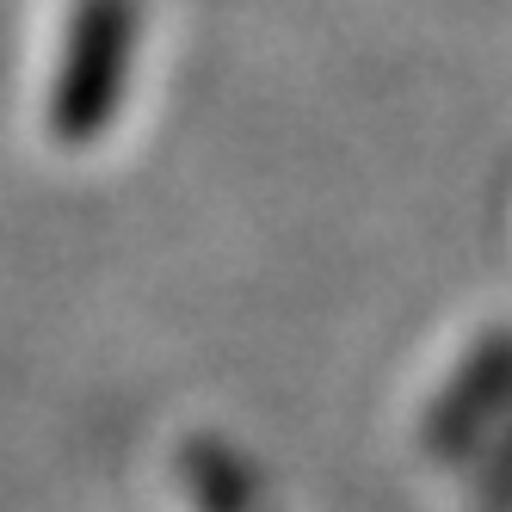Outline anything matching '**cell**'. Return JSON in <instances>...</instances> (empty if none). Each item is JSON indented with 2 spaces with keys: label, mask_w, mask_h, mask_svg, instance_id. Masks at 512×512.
<instances>
[{
  "label": "cell",
  "mask_w": 512,
  "mask_h": 512,
  "mask_svg": "<svg viewBox=\"0 0 512 512\" xmlns=\"http://www.w3.org/2000/svg\"><path fill=\"white\" fill-rule=\"evenodd\" d=\"M130 56H136V0H81L68 19V56L50 93V130L62 142H93L118 118Z\"/></svg>",
  "instance_id": "cell-1"
},
{
  "label": "cell",
  "mask_w": 512,
  "mask_h": 512,
  "mask_svg": "<svg viewBox=\"0 0 512 512\" xmlns=\"http://www.w3.org/2000/svg\"><path fill=\"white\" fill-rule=\"evenodd\" d=\"M506 408H512V334H494L469 358L463 383H451V395L432 408V420H426L432 457H451V451L475 445V432H488Z\"/></svg>",
  "instance_id": "cell-2"
},
{
  "label": "cell",
  "mask_w": 512,
  "mask_h": 512,
  "mask_svg": "<svg viewBox=\"0 0 512 512\" xmlns=\"http://www.w3.org/2000/svg\"><path fill=\"white\" fill-rule=\"evenodd\" d=\"M482 506L488 512H512V451L488 469V488H482Z\"/></svg>",
  "instance_id": "cell-3"
}]
</instances>
